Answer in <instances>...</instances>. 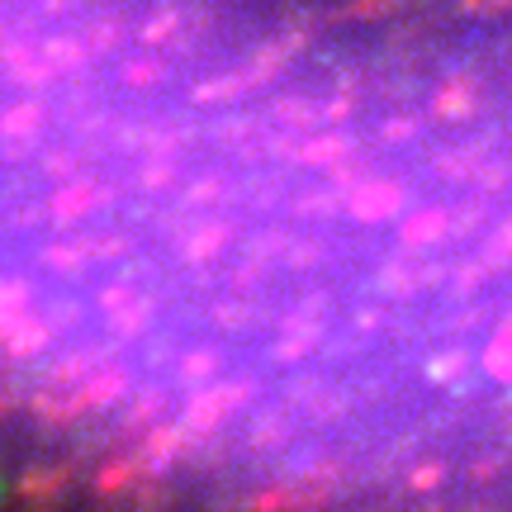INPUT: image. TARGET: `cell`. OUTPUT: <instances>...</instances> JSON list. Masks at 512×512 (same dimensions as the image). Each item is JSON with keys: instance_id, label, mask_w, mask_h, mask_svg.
Returning a JSON list of instances; mask_svg holds the SVG:
<instances>
[{"instance_id": "1", "label": "cell", "mask_w": 512, "mask_h": 512, "mask_svg": "<svg viewBox=\"0 0 512 512\" xmlns=\"http://www.w3.org/2000/svg\"><path fill=\"white\" fill-rule=\"evenodd\" d=\"M304 5L323 43H347V34L356 38H408V34H432L437 43L456 38L460 29L470 34H489L498 24H508L512 34V0H294Z\"/></svg>"}]
</instances>
